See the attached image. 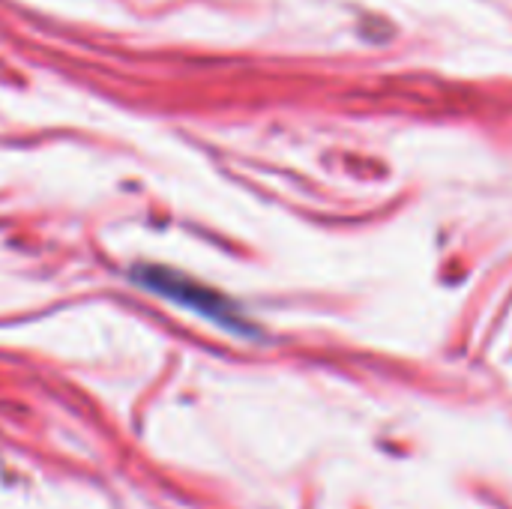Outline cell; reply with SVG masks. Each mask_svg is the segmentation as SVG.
<instances>
[{"label": "cell", "mask_w": 512, "mask_h": 509, "mask_svg": "<svg viewBox=\"0 0 512 509\" xmlns=\"http://www.w3.org/2000/svg\"><path fill=\"white\" fill-rule=\"evenodd\" d=\"M135 282L141 288H147L150 294H159L183 309H192L222 327H231V330H240L243 327V318L237 315V309L222 297L216 294L213 288L171 270V267H138L135 270Z\"/></svg>", "instance_id": "obj_1"}]
</instances>
